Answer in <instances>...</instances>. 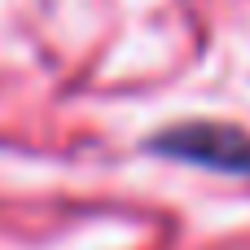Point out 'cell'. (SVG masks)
I'll use <instances>...</instances> for the list:
<instances>
[{"instance_id":"1","label":"cell","mask_w":250,"mask_h":250,"mask_svg":"<svg viewBox=\"0 0 250 250\" xmlns=\"http://www.w3.org/2000/svg\"><path fill=\"white\" fill-rule=\"evenodd\" d=\"M154 149L167 158H185L211 171H229V176H250V136L242 127L229 123H185L171 127L163 136H154Z\"/></svg>"}]
</instances>
